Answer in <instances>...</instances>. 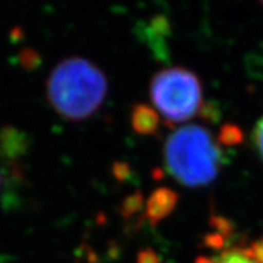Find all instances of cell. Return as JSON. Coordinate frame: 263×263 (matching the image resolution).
I'll use <instances>...</instances> for the list:
<instances>
[{
    "instance_id": "52a82bcc",
    "label": "cell",
    "mask_w": 263,
    "mask_h": 263,
    "mask_svg": "<svg viewBox=\"0 0 263 263\" xmlns=\"http://www.w3.org/2000/svg\"><path fill=\"white\" fill-rule=\"evenodd\" d=\"M242 135H240V131L238 130L237 127L234 126H226L224 128H222V133H220L219 142L223 144H235L237 142H239Z\"/></svg>"
},
{
    "instance_id": "8fae6325",
    "label": "cell",
    "mask_w": 263,
    "mask_h": 263,
    "mask_svg": "<svg viewBox=\"0 0 263 263\" xmlns=\"http://www.w3.org/2000/svg\"><path fill=\"white\" fill-rule=\"evenodd\" d=\"M0 182H2V175H0Z\"/></svg>"
},
{
    "instance_id": "8992f818",
    "label": "cell",
    "mask_w": 263,
    "mask_h": 263,
    "mask_svg": "<svg viewBox=\"0 0 263 263\" xmlns=\"http://www.w3.org/2000/svg\"><path fill=\"white\" fill-rule=\"evenodd\" d=\"M198 263H259L257 259H254L250 254L245 250L243 247L234 249V250L224 251L217 258H202Z\"/></svg>"
},
{
    "instance_id": "30bf717a",
    "label": "cell",
    "mask_w": 263,
    "mask_h": 263,
    "mask_svg": "<svg viewBox=\"0 0 263 263\" xmlns=\"http://www.w3.org/2000/svg\"><path fill=\"white\" fill-rule=\"evenodd\" d=\"M139 260L140 263H158L157 255L154 253H151V251H148V253L146 251V253L140 254Z\"/></svg>"
},
{
    "instance_id": "6da1fadb",
    "label": "cell",
    "mask_w": 263,
    "mask_h": 263,
    "mask_svg": "<svg viewBox=\"0 0 263 263\" xmlns=\"http://www.w3.org/2000/svg\"><path fill=\"white\" fill-rule=\"evenodd\" d=\"M104 72L84 58H67L47 79V99L53 111L70 122H80L97 112L107 95Z\"/></svg>"
},
{
    "instance_id": "5b68a950",
    "label": "cell",
    "mask_w": 263,
    "mask_h": 263,
    "mask_svg": "<svg viewBox=\"0 0 263 263\" xmlns=\"http://www.w3.org/2000/svg\"><path fill=\"white\" fill-rule=\"evenodd\" d=\"M131 126L140 135L157 134L160 127L159 114L147 104H135L131 111Z\"/></svg>"
},
{
    "instance_id": "7c38bea8",
    "label": "cell",
    "mask_w": 263,
    "mask_h": 263,
    "mask_svg": "<svg viewBox=\"0 0 263 263\" xmlns=\"http://www.w3.org/2000/svg\"><path fill=\"white\" fill-rule=\"evenodd\" d=\"M260 2H262V4H263V0H260Z\"/></svg>"
},
{
    "instance_id": "3957f363",
    "label": "cell",
    "mask_w": 263,
    "mask_h": 263,
    "mask_svg": "<svg viewBox=\"0 0 263 263\" xmlns=\"http://www.w3.org/2000/svg\"><path fill=\"white\" fill-rule=\"evenodd\" d=\"M150 98L167 123H184L202 112L203 92L198 77L183 67L162 70L151 79Z\"/></svg>"
},
{
    "instance_id": "7a4b0ae2",
    "label": "cell",
    "mask_w": 263,
    "mask_h": 263,
    "mask_svg": "<svg viewBox=\"0 0 263 263\" xmlns=\"http://www.w3.org/2000/svg\"><path fill=\"white\" fill-rule=\"evenodd\" d=\"M163 159L178 183L200 187L217 179L223 166V151L206 127L187 124L167 138Z\"/></svg>"
},
{
    "instance_id": "9c48e42d",
    "label": "cell",
    "mask_w": 263,
    "mask_h": 263,
    "mask_svg": "<svg viewBox=\"0 0 263 263\" xmlns=\"http://www.w3.org/2000/svg\"><path fill=\"white\" fill-rule=\"evenodd\" d=\"M243 249L247 251V253L250 254L254 259H257L259 263H263V238L254 240L253 243L243 247Z\"/></svg>"
},
{
    "instance_id": "ba28073f",
    "label": "cell",
    "mask_w": 263,
    "mask_h": 263,
    "mask_svg": "<svg viewBox=\"0 0 263 263\" xmlns=\"http://www.w3.org/2000/svg\"><path fill=\"white\" fill-rule=\"evenodd\" d=\"M253 140L259 157L263 159V117L257 122L253 131Z\"/></svg>"
},
{
    "instance_id": "277c9868",
    "label": "cell",
    "mask_w": 263,
    "mask_h": 263,
    "mask_svg": "<svg viewBox=\"0 0 263 263\" xmlns=\"http://www.w3.org/2000/svg\"><path fill=\"white\" fill-rule=\"evenodd\" d=\"M178 195L170 189L162 187L154 191L147 200L146 217L153 224H157L162 219L167 218L175 209Z\"/></svg>"
}]
</instances>
